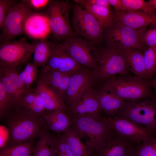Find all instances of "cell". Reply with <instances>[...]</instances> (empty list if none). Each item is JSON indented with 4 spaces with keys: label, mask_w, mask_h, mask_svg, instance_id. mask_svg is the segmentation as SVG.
Returning a JSON list of instances; mask_svg holds the SVG:
<instances>
[{
    "label": "cell",
    "mask_w": 156,
    "mask_h": 156,
    "mask_svg": "<svg viewBox=\"0 0 156 156\" xmlns=\"http://www.w3.org/2000/svg\"><path fill=\"white\" fill-rule=\"evenodd\" d=\"M2 118L4 119L9 132L5 147L34 141L48 129L43 116H36L21 108L12 109Z\"/></svg>",
    "instance_id": "cell-1"
},
{
    "label": "cell",
    "mask_w": 156,
    "mask_h": 156,
    "mask_svg": "<svg viewBox=\"0 0 156 156\" xmlns=\"http://www.w3.org/2000/svg\"><path fill=\"white\" fill-rule=\"evenodd\" d=\"M97 68L91 72L93 83L101 82L116 75L127 76L129 65L125 54V50L107 45L93 52Z\"/></svg>",
    "instance_id": "cell-2"
},
{
    "label": "cell",
    "mask_w": 156,
    "mask_h": 156,
    "mask_svg": "<svg viewBox=\"0 0 156 156\" xmlns=\"http://www.w3.org/2000/svg\"><path fill=\"white\" fill-rule=\"evenodd\" d=\"M70 116L72 125L79 136L85 135L88 137L86 146L92 156L114 132L103 117L98 118L88 114Z\"/></svg>",
    "instance_id": "cell-3"
},
{
    "label": "cell",
    "mask_w": 156,
    "mask_h": 156,
    "mask_svg": "<svg viewBox=\"0 0 156 156\" xmlns=\"http://www.w3.org/2000/svg\"><path fill=\"white\" fill-rule=\"evenodd\" d=\"M116 116L127 118L154 133L156 132V99L149 97L135 101L125 100Z\"/></svg>",
    "instance_id": "cell-4"
},
{
    "label": "cell",
    "mask_w": 156,
    "mask_h": 156,
    "mask_svg": "<svg viewBox=\"0 0 156 156\" xmlns=\"http://www.w3.org/2000/svg\"><path fill=\"white\" fill-rule=\"evenodd\" d=\"M103 86L108 88L119 97L126 101H135L148 96L149 85L142 78L138 77L112 76Z\"/></svg>",
    "instance_id": "cell-5"
},
{
    "label": "cell",
    "mask_w": 156,
    "mask_h": 156,
    "mask_svg": "<svg viewBox=\"0 0 156 156\" xmlns=\"http://www.w3.org/2000/svg\"><path fill=\"white\" fill-rule=\"evenodd\" d=\"M71 8L68 1H51L45 14L49 20L53 37L63 40L75 35L70 25V13Z\"/></svg>",
    "instance_id": "cell-6"
},
{
    "label": "cell",
    "mask_w": 156,
    "mask_h": 156,
    "mask_svg": "<svg viewBox=\"0 0 156 156\" xmlns=\"http://www.w3.org/2000/svg\"><path fill=\"white\" fill-rule=\"evenodd\" d=\"M71 20L75 35L94 43L102 38L103 29L90 12L77 4H75L73 8Z\"/></svg>",
    "instance_id": "cell-7"
},
{
    "label": "cell",
    "mask_w": 156,
    "mask_h": 156,
    "mask_svg": "<svg viewBox=\"0 0 156 156\" xmlns=\"http://www.w3.org/2000/svg\"><path fill=\"white\" fill-rule=\"evenodd\" d=\"M36 43L30 44L23 38L15 41L1 43L0 65L16 68L26 63L33 54Z\"/></svg>",
    "instance_id": "cell-8"
},
{
    "label": "cell",
    "mask_w": 156,
    "mask_h": 156,
    "mask_svg": "<svg viewBox=\"0 0 156 156\" xmlns=\"http://www.w3.org/2000/svg\"><path fill=\"white\" fill-rule=\"evenodd\" d=\"M32 9L25 0L11 9L0 28L1 43L10 41L24 32L25 22L32 12Z\"/></svg>",
    "instance_id": "cell-9"
},
{
    "label": "cell",
    "mask_w": 156,
    "mask_h": 156,
    "mask_svg": "<svg viewBox=\"0 0 156 156\" xmlns=\"http://www.w3.org/2000/svg\"><path fill=\"white\" fill-rule=\"evenodd\" d=\"M95 43L75 35L64 40L60 44L79 64L95 71L97 64L91 53L96 49Z\"/></svg>",
    "instance_id": "cell-10"
},
{
    "label": "cell",
    "mask_w": 156,
    "mask_h": 156,
    "mask_svg": "<svg viewBox=\"0 0 156 156\" xmlns=\"http://www.w3.org/2000/svg\"><path fill=\"white\" fill-rule=\"evenodd\" d=\"M105 36L108 46L125 50L139 49L143 47L142 38L136 29L114 23L107 29Z\"/></svg>",
    "instance_id": "cell-11"
},
{
    "label": "cell",
    "mask_w": 156,
    "mask_h": 156,
    "mask_svg": "<svg viewBox=\"0 0 156 156\" xmlns=\"http://www.w3.org/2000/svg\"><path fill=\"white\" fill-rule=\"evenodd\" d=\"M117 133L138 145L153 137L146 127L125 118L117 116L103 117Z\"/></svg>",
    "instance_id": "cell-12"
},
{
    "label": "cell",
    "mask_w": 156,
    "mask_h": 156,
    "mask_svg": "<svg viewBox=\"0 0 156 156\" xmlns=\"http://www.w3.org/2000/svg\"><path fill=\"white\" fill-rule=\"evenodd\" d=\"M51 44V55L43 68L72 74L86 68L77 62L60 44Z\"/></svg>",
    "instance_id": "cell-13"
},
{
    "label": "cell",
    "mask_w": 156,
    "mask_h": 156,
    "mask_svg": "<svg viewBox=\"0 0 156 156\" xmlns=\"http://www.w3.org/2000/svg\"><path fill=\"white\" fill-rule=\"evenodd\" d=\"M16 68L0 65V83L10 97L15 108H19L26 89L20 79Z\"/></svg>",
    "instance_id": "cell-14"
},
{
    "label": "cell",
    "mask_w": 156,
    "mask_h": 156,
    "mask_svg": "<svg viewBox=\"0 0 156 156\" xmlns=\"http://www.w3.org/2000/svg\"><path fill=\"white\" fill-rule=\"evenodd\" d=\"M93 83L89 69L72 74L70 78L65 99L69 107L79 101L91 88Z\"/></svg>",
    "instance_id": "cell-15"
},
{
    "label": "cell",
    "mask_w": 156,
    "mask_h": 156,
    "mask_svg": "<svg viewBox=\"0 0 156 156\" xmlns=\"http://www.w3.org/2000/svg\"><path fill=\"white\" fill-rule=\"evenodd\" d=\"M113 13L114 23L134 29L151 25H156V13L149 14L134 10L116 11Z\"/></svg>",
    "instance_id": "cell-16"
},
{
    "label": "cell",
    "mask_w": 156,
    "mask_h": 156,
    "mask_svg": "<svg viewBox=\"0 0 156 156\" xmlns=\"http://www.w3.org/2000/svg\"><path fill=\"white\" fill-rule=\"evenodd\" d=\"M135 144L114 131L94 156H130Z\"/></svg>",
    "instance_id": "cell-17"
},
{
    "label": "cell",
    "mask_w": 156,
    "mask_h": 156,
    "mask_svg": "<svg viewBox=\"0 0 156 156\" xmlns=\"http://www.w3.org/2000/svg\"><path fill=\"white\" fill-rule=\"evenodd\" d=\"M24 32L34 39H45L51 31L49 19L45 14L32 12L24 25Z\"/></svg>",
    "instance_id": "cell-18"
},
{
    "label": "cell",
    "mask_w": 156,
    "mask_h": 156,
    "mask_svg": "<svg viewBox=\"0 0 156 156\" xmlns=\"http://www.w3.org/2000/svg\"><path fill=\"white\" fill-rule=\"evenodd\" d=\"M34 88L42 98L46 112L58 109L66 110V104L59 94L48 85L39 75Z\"/></svg>",
    "instance_id": "cell-19"
},
{
    "label": "cell",
    "mask_w": 156,
    "mask_h": 156,
    "mask_svg": "<svg viewBox=\"0 0 156 156\" xmlns=\"http://www.w3.org/2000/svg\"><path fill=\"white\" fill-rule=\"evenodd\" d=\"M101 109L96 91L91 89L77 102L69 107L70 116L90 115L100 118Z\"/></svg>",
    "instance_id": "cell-20"
},
{
    "label": "cell",
    "mask_w": 156,
    "mask_h": 156,
    "mask_svg": "<svg viewBox=\"0 0 156 156\" xmlns=\"http://www.w3.org/2000/svg\"><path fill=\"white\" fill-rule=\"evenodd\" d=\"M96 93L101 110L107 116H116L123 107L125 100L104 86Z\"/></svg>",
    "instance_id": "cell-21"
},
{
    "label": "cell",
    "mask_w": 156,
    "mask_h": 156,
    "mask_svg": "<svg viewBox=\"0 0 156 156\" xmlns=\"http://www.w3.org/2000/svg\"><path fill=\"white\" fill-rule=\"evenodd\" d=\"M39 75L59 94L65 102L66 92L72 74L42 68Z\"/></svg>",
    "instance_id": "cell-22"
},
{
    "label": "cell",
    "mask_w": 156,
    "mask_h": 156,
    "mask_svg": "<svg viewBox=\"0 0 156 156\" xmlns=\"http://www.w3.org/2000/svg\"><path fill=\"white\" fill-rule=\"evenodd\" d=\"M66 111L58 109L46 112L43 117L48 129L60 134L64 133L72 125L71 117Z\"/></svg>",
    "instance_id": "cell-23"
},
{
    "label": "cell",
    "mask_w": 156,
    "mask_h": 156,
    "mask_svg": "<svg viewBox=\"0 0 156 156\" xmlns=\"http://www.w3.org/2000/svg\"><path fill=\"white\" fill-rule=\"evenodd\" d=\"M19 108L38 116H43L46 112L42 98L32 88L25 92Z\"/></svg>",
    "instance_id": "cell-24"
},
{
    "label": "cell",
    "mask_w": 156,
    "mask_h": 156,
    "mask_svg": "<svg viewBox=\"0 0 156 156\" xmlns=\"http://www.w3.org/2000/svg\"><path fill=\"white\" fill-rule=\"evenodd\" d=\"M81 5L93 15L103 29L108 28L113 24L114 16L109 8L96 5Z\"/></svg>",
    "instance_id": "cell-25"
},
{
    "label": "cell",
    "mask_w": 156,
    "mask_h": 156,
    "mask_svg": "<svg viewBox=\"0 0 156 156\" xmlns=\"http://www.w3.org/2000/svg\"><path fill=\"white\" fill-rule=\"evenodd\" d=\"M66 140L74 156H92L72 125L64 134Z\"/></svg>",
    "instance_id": "cell-26"
},
{
    "label": "cell",
    "mask_w": 156,
    "mask_h": 156,
    "mask_svg": "<svg viewBox=\"0 0 156 156\" xmlns=\"http://www.w3.org/2000/svg\"><path fill=\"white\" fill-rule=\"evenodd\" d=\"M125 54L129 66L136 76L146 77L143 55L135 49L125 50Z\"/></svg>",
    "instance_id": "cell-27"
},
{
    "label": "cell",
    "mask_w": 156,
    "mask_h": 156,
    "mask_svg": "<svg viewBox=\"0 0 156 156\" xmlns=\"http://www.w3.org/2000/svg\"><path fill=\"white\" fill-rule=\"evenodd\" d=\"M51 44L45 39L36 43L33 53V63L38 67L44 68L46 66L51 53Z\"/></svg>",
    "instance_id": "cell-28"
},
{
    "label": "cell",
    "mask_w": 156,
    "mask_h": 156,
    "mask_svg": "<svg viewBox=\"0 0 156 156\" xmlns=\"http://www.w3.org/2000/svg\"><path fill=\"white\" fill-rule=\"evenodd\" d=\"M53 137L48 130L44 131L38 138L34 146L32 156H53L51 147Z\"/></svg>",
    "instance_id": "cell-29"
},
{
    "label": "cell",
    "mask_w": 156,
    "mask_h": 156,
    "mask_svg": "<svg viewBox=\"0 0 156 156\" xmlns=\"http://www.w3.org/2000/svg\"><path fill=\"white\" fill-rule=\"evenodd\" d=\"M34 147L33 141L6 147L0 149V156H32Z\"/></svg>",
    "instance_id": "cell-30"
},
{
    "label": "cell",
    "mask_w": 156,
    "mask_h": 156,
    "mask_svg": "<svg viewBox=\"0 0 156 156\" xmlns=\"http://www.w3.org/2000/svg\"><path fill=\"white\" fill-rule=\"evenodd\" d=\"M130 156H156V138L153 137L136 145Z\"/></svg>",
    "instance_id": "cell-31"
},
{
    "label": "cell",
    "mask_w": 156,
    "mask_h": 156,
    "mask_svg": "<svg viewBox=\"0 0 156 156\" xmlns=\"http://www.w3.org/2000/svg\"><path fill=\"white\" fill-rule=\"evenodd\" d=\"M38 66L33 62L27 63L19 77L26 89L31 88V85L36 80L39 75Z\"/></svg>",
    "instance_id": "cell-32"
},
{
    "label": "cell",
    "mask_w": 156,
    "mask_h": 156,
    "mask_svg": "<svg viewBox=\"0 0 156 156\" xmlns=\"http://www.w3.org/2000/svg\"><path fill=\"white\" fill-rule=\"evenodd\" d=\"M51 147L53 156H74L64 134L53 136Z\"/></svg>",
    "instance_id": "cell-33"
},
{
    "label": "cell",
    "mask_w": 156,
    "mask_h": 156,
    "mask_svg": "<svg viewBox=\"0 0 156 156\" xmlns=\"http://www.w3.org/2000/svg\"><path fill=\"white\" fill-rule=\"evenodd\" d=\"M146 77L154 73L156 66V46L147 49L143 54Z\"/></svg>",
    "instance_id": "cell-34"
},
{
    "label": "cell",
    "mask_w": 156,
    "mask_h": 156,
    "mask_svg": "<svg viewBox=\"0 0 156 156\" xmlns=\"http://www.w3.org/2000/svg\"><path fill=\"white\" fill-rule=\"evenodd\" d=\"M127 10H141L145 13H156V9L149 6L147 2L143 0H122Z\"/></svg>",
    "instance_id": "cell-35"
},
{
    "label": "cell",
    "mask_w": 156,
    "mask_h": 156,
    "mask_svg": "<svg viewBox=\"0 0 156 156\" xmlns=\"http://www.w3.org/2000/svg\"><path fill=\"white\" fill-rule=\"evenodd\" d=\"M15 108L12 100L0 83V116L2 118L8 112Z\"/></svg>",
    "instance_id": "cell-36"
},
{
    "label": "cell",
    "mask_w": 156,
    "mask_h": 156,
    "mask_svg": "<svg viewBox=\"0 0 156 156\" xmlns=\"http://www.w3.org/2000/svg\"><path fill=\"white\" fill-rule=\"evenodd\" d=\"M18 3L15 0H0V28L10 10Z\"/></svg>",
    "instance_id": "cell-37"
},
{
    "label": "cell",
    "mask_w": 156,
    "mask_h": 156,
    "mask_svg": "<svg viewBox=\"0 0 156 156\" xmlns=\"http://www.w3.org/2000/svg\"><path fill=\"white\" fill-rule=\"evenodd\" d=\"M142 41L149 47L156 46V27L151 29L144 34Z\"/></svg>",
    "instance_id": "cell-38"
},
{
    "label": "cell",
    "mask_w": 156,
    "mask_h": 156,
    "mask_svg": "<svg viewBox=\"0 0 156 156\" xmlns=\"http://www.w3.org/2000/svg\"><path fill=\"white\" fill-rule=\"evenodd\" d=\"M51 1L49 0H26L32 9L36 10L43 9L49 6Z\"/></svg>",
    "instance_id": "cell-39"
},
{
    "label": "cell",
    "mask_w": 156,
    "mask_h": 156,
    "mask_svg": "<svg viewBox=\"0 0 156 156\" xmlns=\"http://www.w3.org/2000/svg\"><path fill=\"white\" fill-rule=\"evenodd\" d=\"M9 138V132L8 128L3 125H0V149L7 145Z\"/></svg>",
    "instance_id": "cell-40"
},
{
    "label": "cell",
    "mask_w": 156,
    "mask_h": 156,
    "mask_svg": "<svg viewBox=\"0 0 156 156\" xmlns=\"http://www.w3.org/2000/svg\"><path fill=\"white\" fill-rule=\"evenodd\" d=\"M74 1L81 5L84 4L96 5L109 8L111 6L108 0H75Z\"/></svg>",
    "instance_id": "cell-41"
},
{
    "label": "cell",
    "mask_w": 156,
    "mask_h": 156,
    "mask_svg": "<svg viewBox=\"0 0 156 156\" xmlns=\"http://www.w3.org/2000/svg\"><path fill=\"white\" fill-rule=\"evenodd\" d=\"M111 5L112 6L116 11L127 10L122 0H108Z\"/></svg>",
    "instance_id": "cell-42"
},
{
    "label": "cell",
    "mask_w": 156,
    "mask_h": 156,
    "mask_svg": "<svg viewBox=\"0 0 156 156\" xmlns=\"http://www.w3.org/2000/svg\"><path fill=\"white\" fill-rule=\"evenodd\" d=\"M147 3L151 7L156 9V0H150Z\"/></svg>",
    "instance_id": "cell-43"
},
{
    "label": "cell",
    "mask_w": 156,
    "mask_h": 156,
    "mask_svg": "<svg viewBox=\"0 0 156 156\" xmlns=\"http://www.w3.org/2000/svg\"><path fill=\"white\" fill-rule=\"evenodd\" d=\"M151 85L154 88L156 94V77L151 82Z\"/></svg>",
    "instance_id": "cell-44"
},
{
    "label": "cell",
    "mask_w": 156,
    "mask_h": 156,
    "mask_svg": "<svg viewBox=\"0 0 156 156\" xmlns=\"http://www.w3.org/2000/svg\"><path fill=\"white\" fill-rule=\"evenodd\" d=\"M154 73H156V66H155V70H154Z\"/></svg>",
    "instance_id": "cell-45"
}]
</instances>
